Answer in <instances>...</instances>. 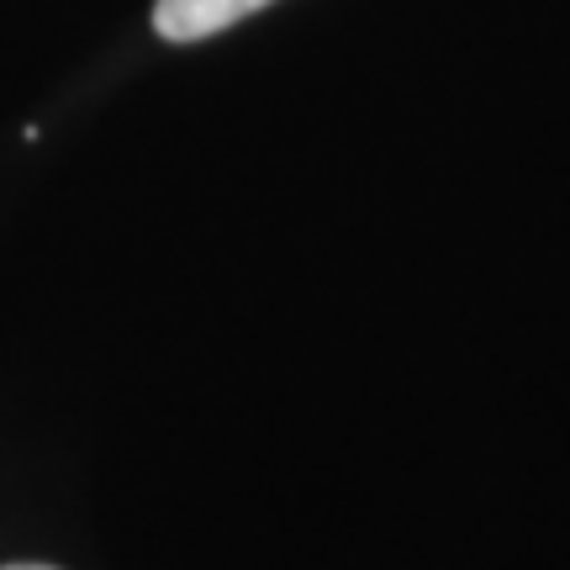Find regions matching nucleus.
Here are the masks:
<instances>
[{
	"label": "nucleus",
	"mask_w": 570,
	"mask_h": 570,
	"mask_svg": "<svg viewBox=\"0 0 570 570\" xmlns=\"http://www.w3.org/2000/svg\"><path fill=\"white\" fill-rule=\"evenodd\" d=\"M265 6H275V0H154V32L164 42H202L212 32L238 27Z\"/></svg>",
	"instance_id": "obj_1"
},
{
	"label": "nucleus",
	"mask_w": 570,
	"mask_h": 570,
	"mask_svg": "<svg viewBox=\"0 0 570 570\" xmlns=\"http://www.w3.org/2000/svg\"><path fill=\"white\" fill-rule=\"evenodd\" d=\"M6 570H48V566H6Z\"/></svg>",
	"instance_id": "obj_2"
}]
</instances>
